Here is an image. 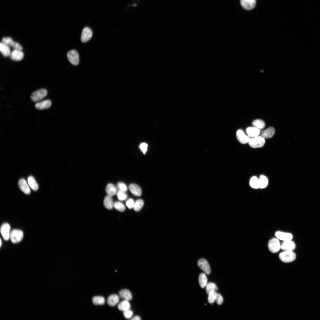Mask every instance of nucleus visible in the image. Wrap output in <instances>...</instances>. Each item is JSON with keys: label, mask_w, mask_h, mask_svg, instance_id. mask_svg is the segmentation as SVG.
I'll return each mask as SVG.
<instances>
[{"label": "nucleus", "mask_w": 320, "mask_h": 320, "mask_svg": "<svg viewBox=\"0 0 320 320\" xmlns=\"http://www.w3.org/2000/svg\"><path fill=\"white\" fill-rule=\"evenodd\" d=\"M113 204L111 196L107 195L105 197L103 204L107 209L109 210L112 209L113 207Z\"/></svg>", "instance_id": "25"}, {"label": "nucleus", "mask_w": 320, "mask_h": 320, "mask_svg": "<svg viewBox=\"0 0 320 320\" xmlns=\"http://www.w3.org/2000/svg\"><path fill=\"white\" fill-rule=\"evenodd\" d=\"M1 241H0V246H1Z\"/></svg>", "instance_id": "44"}, {"label": "nucleus", "mask_w": 320, "mask_h": 320, "mask_svg": "<svg viewBox=\"0 0 320 320\" xmlns=\"http://www.w3.org/2000/svg\"><path fill=\"white\" fill-rule=\"evenodd\" d=\"M259 179V187L261 189L265 188L268 184L267 178L264 175H261Z\"/></svg>", "instance_id": "28"}, {"label": "nucleus", "mask_w": 320, "mask_h": 320, "mask_svg": "<svg viewBox=\"0 0 320 320\" xmlns=\"http://www.w3.org/2000/svg\"><path fill=\"white\" fill-rule=\"evenodd\" d=\"M23 236V234L22 231L15 229L11 232L10 239L12 243L15 244L20 241L22 239Z\"/></svg>", "instance_id": "3"}, {"label": "nucleus", "mask_w": 320, "mask_h": 320, "mask_svg": "<svg viewBox=\"0 0 320 320\" xmlns=\"http://www.w3.org/2000/svg\"><path fill=\"white\" fill-rule=\"evenodd\" d=\"M279 257L281 261L285 263H289L295 260L296 255L292 251H284L280 253Z\"/></svg>", "instance_id": "1"}, {"label": "nucleus", "mask_w": 320, "mask_h": 320, "mask_svg": "<svg viewBox=\"0 0 320 320\" xmlns=\"http://www.w3.org/2000/svg\"><path fill=\"white\" fill-rule=\"evenodd\" d=\"M148 145L145 143H143L140 144L139 148L143 153L145 154L147 151Z\"/></svg>", "instance_id": "41"}, {"label": "nucleus", "mask_w": 320, "mask_h": 320, "mask_svg": "<svg viewBox=\"0 0 320 320\" xmlns=\"http://www.w3.org/2000/svg\"><path fill=\"white\" fill-rule=\"evenodd\" d=\"M105 191L107 195L112 196L116 194V188L113 184L109 183L105 188Z\"/></svg>", "instance_id": "24"}, {"label": "nucleus", "mask_w": 320, "mask_h": 320, "mask_svg": "<svg viewBox=\"0 0 320 320\" xmlns=\"http://www.w3.org/2000/svg\"><path fill=\"white\" fill-rule=\"evenodd\" d=\"M24 54L21 50L14 49L11 53L9 56L12 60L19 61L23 58Z\"/></svg>", "instance_id": "13"}, {"label": "nucleus", "mask_w": 320, "mask_h": 320, "mask_svg": "<svg viewBox=\"0 0 320 320\" xmlns=\"http://www.w3.org/2000/svg\"><path fill=\"white\" fill-rule=\"evenodd\" d=\"M10 227L7 223L3 224L1 227L0 232L1 235L4 239L6 241L10 239Z\"/></svg>", "instance_id": "10"}, {"label": "nucleus", "mask_w": 320, "mask_h": 320, "mask_svg": "<svg viewBox=\"0 0 320 320\" xmlns=\"http://www.w3.org/2000/svg\"><path fill=\"white\" fill-rule=\"evenodd\" d=\"M47 92L45 89H41L33 92L31 95V100L34 102L40 101L47 95Z\"/></svg>", "instance_id": "4"}, {"label": "nucleus", "mask_w": 320, "mask_h": 320, "mask_svg": "<svg viewBox=\"0 0 320 320\" xmlns=\"http://www.w3.org/2000/svg\"><path fill=\"white\" fill-rule=\"evenodd\" d=\"M135 203L133 199H129L126 201V204L129 209H131L133 208Z\"/></svg>", "instance_id": "40"}, {"label": "nucleus", "mask_w": 320, "mask_h": 320, "mask_svg": "<svg viewBox=\"0 0 320 320\" xmlns=\"http://www.w3.org/2000/svg\"><path fill=\"white\" fill-rule=\"evenodd\" d=\"M51 105V101L49 100H47L36 103L35 105V107L37 109L43 110L49 108Z\"/></svg>", "instance_id": "17"}, {"label": "nucleus", "mask_w": 320, "mask_h": 320, "mask_svg": "<svg viewBox=\"0 0 320 320\" xmlns=\"http://www.w3.org/2000/svg\"><path fill=\"white\" fill-rule=\"evenodd\" d=\"M123 314L125 318L129 319L131 318L133 314V311L130 309L123 311Z\"/></svg>", "instance_id": "38"}, {"label": "nucleus", "mask_w": 320, "mask_h": 320, "mask_svg": "<svg viewBox=\"0 0 320 320\" xmlns=\"http://www.w3.org/2000/svg\"><path fill=\"white\" fill-rule=\"evenodd\" d=\"M241 4L242 7L247 10L253 9L255 6V0H240Z\"/></svg>", "instance_id": "12"}, {"label": "nucleus", "mask_w": 320, "mask_h": 320, "mask_svg": "<svg viewBox=\"0 0 320 320\" xmlns=\"http://www.w3.org/2000/svg\"><path fill=\"white\" fill-rule=\"evenodd\" d=\"M275 133V129L272 127H269L263 131L261 134V136L265 138H269L273 137Z\"/></svg>", "instance_id": "18"}, {"label": "nucleus", "mask_w": 320, "mask_h": 320, "mask_svg": "<svg viewBox=\"0 0 320 320\" xmlns=\"http://www.w3.org/2000/svg\"><path fill=\"white\" fill-rule=\"evenodd\" d=\"M208 295V302L210 304L214 303L216 301L217 293L215 291H212L210 292Z\"/></svg>", "instance_id": "35"}, {"label": "nucleus", "mask_w": 320, "mask_h": 320, "mask_svg": "<svg viewBox=\"0 0 320 320\" xmlns=\"http://www.w3.org/2000/svg\"><path fill=\"white\" fill-rule=\"evenodd\" d=\"M130 307L129 301L124 300L118 304L117 308L119 310L124 311L130 309Z\"/></svg>", "instance_id": "26"}, {"label": "nucleus", "mask_w": 320, "mask_h": 320, "mask_svg": "<svg viewBox=\"0 0 320 320\" xmlns=\"http://www.w3.org/2000/svg\"><path fill=\"white\" fill-rule=\"evenodd\" d=\"M131 319L132 320H140L141 319L139 316H136L133 317Z\"/></svg>", "instance_id": "43"}, {"label": "nucleus", "mask_w": 320, "mask_h": 320, "mask_svg": "<svg viewBox=\"0 0 320 320\" xmlns=\"http://www.w3.org/2000/svg\"><path fill=\"white\" fill-rule=\"evenodd\" d=\"M246 130L248 136L252 138L258 136L260 132V130L255 127H248Z\"/></svg>", "instance_id": "22"}, {"label": "nucleus", "mask_w": 320, "mask_h": 320, "mask_svg": "<svg viewBox=\"0 0 320 320\" xmlns=\"http://www.w3.org/2000/svg\"><path fill=\"white\" fill-rule=\"evenodd\" d=\"M275 235L278 239L284 241L291 240L293 237L292 234L290 233L280 231H277Z\"/></svg>", "instance_id": "14"}, {"label": "nucleus", "mask_w": 320, "mask_h": 320, "mask_svg": "<svg viewBox=\"0 0 320 320\" xmlns=\"http://www.w3.org/2000/svg\"><path fill=\"white\" fill-rule=\"evenodd\" d=\"M67 57L70 62L73 65H76L79 62V56L77 52L75 50L69 51L67 53Z\"/></svg>", "instance_id": "6"}, {"label": "nucleus", "mask_w": 320, "mask_h": 320, "mask_svg": "<svg viewBox=\"0 0 320 320\" xmlns=\"http://www.w3.org/2000/svg\"><path fill=\"white\" fill-rule=\"evenodd\" d=\"M268 248L269 251L273 253L278 252L281 248L279 240L276 238L271 239L268 242Z\"/></svg>", "instance_id": "5"}, {"label": "nucleus", "mask_w": 320, "mask_h": 320, "mask_svg": "<svg viewBox=\"0 0 320 320\" xmlns=\"http://www.w3.org/2000/svg\"><path fill=\"white\" fill-rule=\"evenodd\" d=\"M117 186L120 190L122 191L125 192L127 190V187L123 183H119L117 184Z\"/></svg>", "instance_id": "39"}, {"label": "nucleus", "mask_w": 320, "mask_h": 320, "mask_svg": "<svg viewBox=\"0 0 320 320\" xmlns=\"http://www.w3.org/2000/svg\"><path fill=\"white\" fill-rule=\"evenodd\" d=\"M205 287L206 292L208 294L210 292L212 291H215L218 289L216 284L212 282H209L207 284Z\"/></svg>", "instance_id": "34"}, {"label": "nucleus", "mask_w": 320, "mask_h": 320, "mask_svg": "<svg viewBox=\"0 0 320 320\" xmlns=\"http://www.w3.org/2000/svg\"><path fill=\"white\" fill-rule=\"evenodd\" d=\"M18 185L20 189L25 193L29 194L31 191L26 181L24 179H21L18 182Z\"/></svg>", "instance_id": "16"}, {"label": "nucleus", "mask_w": 320, "mask_h": 320, "mask_svg": "<svg viewBox=\"0 0 320 320\" xmlns=\"http://www.w3.org/2000/svg\"><path fill=\"white\" fill-rule=\"evenodd\" d=\"M129 188L131 192L134 195L136 196H140L141 195V189L138 185L135 184H131L129 185Z\"/></svg>", "instance_id": "19"}, {"label": "nucleus", "mask_w": 320, "mask_h": 320, "mask_svg": "<svg viewBox=\"0 0 320 320\" xmlns=\"http://www.w3.org/2000/svg\"><path fill=\"white\" fill-rule=\"evenodd\" d=\"M119 296L116 294L110 295L107 299L108 305L111 306H114L117 304L119 301Z\"/></svg>", "instance_id": "23"}, {"label": "nucleus", "mask_w": 320, "mask_h": 320, "mask_svg": "<svg viewBox=\"0 0 320 320\" xmlns=\"http://www.w3.org/2000/svg\"><path fill=\"white\" fill-rule=\"evenodd\" d=\"M27 180L29 185L33 190L36 191L38 189V184L33 177L31 176H29Z\"/></svg>", "instance_id": "27"}, {"label": "nucleus", "mask_w": 320, "mask_h": 320, "mask_svg": "<svg viewBox=\"0 0 320 320\" xmlns=\"http://www.w3.org/2000/svg\"><path fill=\"white\" fill-rule=\"evenodd\" d=\"M113 207L117 211L120 212L124 211L125 209V205L121 202L116 201L114 203Z\"/></svg>", "instance_id": "36"}, {"label": "nucleus", "mask_w": 320, "mask_h": 320, "mask_svg": "<svg viewBox=\"0 0 320 320\" xmlns=\"http://www.w3.org/2000/svg\"><path fill=\"white\" fill-rule=\"evenodd\" d=\"M249 185L253 188L257 189L259 188L258 178L255 176L252 177L250 180Z\"/></svg>", "instance_id": "32"}, {"label": "nucleus", "mask_w": 320, "mask_h": 320, "mask_svg": "<svg viewBox=\"0 0 320 320\" xmlns=\"http://www.w3.org/2000/svg\"><path fill=\"white\" fill-rule=\"evenodd\" d=\"M199 267L206 274L209 275L211 272V269L208 261L205 259L201 258L197 262Z\"/></svg>", "instance_id": "8"}, {"label": "nucleus", "mask_w": 320, "mask_h": 320, "mask_svg": "<svg viewBox=\"0 0 320 320\" xmlns=\"http://www.w3.org/2000/svg\"><path fill=\"white\" fill-rule=\"evenodd\" d=\"M117 196L118 199L121 201L126 200L127 198V196L125 192L120 190L118 192Z\"/></svg>", "instance_id": "37"}, {"label": "nucleus", "mask_w": 320, "mask_h": 320, "mask_svg": "<svg viewBox=\"0 0 320 320\" xmlns=\"http://www.w3.org/2000/svg\"><path fill=\"white\" fill-rule=\"evenodd\" d=\"M265 142L264 138L260 136L250 139L248 143L251 147L257 148H261L263 146Z\"/></svg>", "instance_id": "2"}, {"label": "nucleus", "mask_w": 320, "mask_h": 320, "mask_svg": "<svg viewBox=\"0 0 320 320\" xmlns=\"http://www.w3.org/2000/svg\"><path fill=\"white\" fill-rule=\"evenodd\" d=\"M92 32L91 29L88 27H85L82 31L81 40V41L85 43L89 41L92 38Z\"/></svg>", "instance_id": "9"}, {"label": "nucleus", "mask_w": 320, "mask_h": 320, "mask_svg": "<svg viewBox=\"0 0 320 320\" xmlns=\"http://www.w3.org/2000/svg\"><path fill=\"white\" fill-rule=\"evenodd\" d=\"M295 248V243L291 240L284 241L281 246V248L284 251H293Z\"/></svg>", "instance_id": "15"}, {"label": "nucleus", "mask_w": 320, "mask_h": 320, "mask_svg": "<svg viewBox=\"0 0 320 320\" xmlns=\"http://www.w3.org/2000/svg\"><path fill=\"white\" fill-rule=\"evenodd\" d=\"M120 297L128 301H130L132 298V295L130 292L127 289L121 290L119 293Z\"/></svg>", "instance_id": "21"}, {"label": "nucleus", "mask_w": 320, "mask_h": 320, "mask_svg": "<svg viewBox=\"0 0 320 320\" xmlns=\"http://www.w3.org/2000/svg\"><path fill=\"white\" fill-rule=\"evenodd\" d=\"M93 303L95 305H101L104 304L105 302L104 298L101 296H96L92 299Z\"/></svg>", "instance_id": "30"}, {"label": "nucleus", "mask_w": 320, "mask_h": 320, "mask_svg": "<svg viewBox=\"0 0 320 320\" xmlns=\"http://www.w3.org/2000/svg\"><path fill=\"white\" fill-rule=\"evenodd\" d=\"M252 124L255 127L258 129H262L265 126V122L262 120L257 119L254 120L252 122Z\"/></svg>", "instance_id": "31"}, {"label": "nucleus", "mask_w": 320, "mask_h": 320, "mask_svg": "<svg viewBox=\"0 0 320 320\" xmlns=\"http://www.w3.org/2000/svg\"><path fill=\"white\" fill-rule=\"evenodd\" d=\"M0 51L5 57L9 56L11 53L10 47L2 41L0 43Z\"/></svg>", "instance_id": "20"}, {"label": "nucleus", "mask_w": 320, "mask_h": 320, "mask_svg": "<svg viewBox=\"0 0 320 320\" xmlns=\"http://www.w3.org/2000/svg\"><path fill=\"white\" fill-rule=\"evenodd\" d=\"M144 203L143 200L138 199L137 200L135 203L133 207L134 210L137 212L140 211L144 205Z\"/></svg>", "instance_id": "33"}, {"label": "nucleus", "mask_w": 320, "mask_h": 320, "mask_svg": "<svg viewBox=\"0 0 320 320\" xmlns=\"http://www.w3.org/2000/svg\"><path fill=\"white\" fill-rule=\"evenodd\" d=\"M236 135L237 139L240 143L245 144L248 143L250 139L245 134L242 130H238Z\"/></svg>", "instance_id": "11"}, {"label": "nucleus", "mask_w": 320, "mask_h": 320, "mask_svg": "<svg viewBox=\"0 0 320 320\" xmlns=\"http://www.w3.org/2000/svg\"><path fill=\"white\" fill-rule=\"evenodd\" d=\"M216 301L217 304L219 305H221L223 303V297L220 294H217Z\"/></svg>", "instance_id": "42"}, {"label": "nucleus", "mask_w": 320, "mask_h": 320, "mask_svg": "<svg viewBox=\"0 0 320 320\" xmlns=\"http://www.w3.org/2000/svg\"><path fill=\"white\" fill-rule=\"evenodd\" d=\"M2 41L8 45L10 47H12L14 49L22 50L23 49L22 47L19 43L14 41L10 37H4L2 39Z\"/></svg>", "instance_id": "7"}, {"label": "nucleus", "mask_w": 320, "mask_h": 320, "mask_svg": "<svg viewBox=\"0 0 320 320\" xmlns=\"http://www.w3.org/2000/svg\"><path fill=\"white\" fill-rule=\"evenodd\" d=\"M199 282L200 287L204 288L207 284V279L205 274L204 273H201L199 276Z\"/></svg>", "instance_id": "29"}]
</instances>
